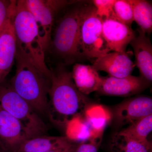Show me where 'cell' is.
I'll return each mask as SVG.
<instances>
[{
	"label": "cell",
	"mask_w": 152,
	"mask_h": 152,
	"mask_svg": "<svg viewBox=\"0 0 152 152\" xmlns=\"http://www.w3.org/2000/svg\"><path fill=\"white\" fill-rule=\"evenodd\" d=\"M66 0H26L37 26L45 50L50 46L55 19L72 2Z\"/></svg>",
	"instance_id": "7"
},
{
	"label": "cell",
	"mask_w": 152,
	"mask_h": 152,
	"mask_svg": "<svg viewBox=\"0 0 152 152\" xmlns=\"http://www.w3.org/2000/svg\"><path fill=\"white\" fill-rule=\"evenodd\" d=\"M132 9L134 21L146 34L152 31V5L145 0H128Z\"/></svg>",
	"instance_id": "18"
},
{
	"label": "cell",
	"mask_w": 152,
	"mask_h": 152,
	"mask_svg": "<svg viewBox=\"0 0 152 152\" xmlns=\"http://www.w3.org/2000/svg\"><path fill=\"white\" fill-rule=\"evenodd\" d=\"M110 152H152V142H142L125 135L120 132L112 136Z\"/></svg>",
	"instance_id": "17"
},
{
	"label": "cell",
	"mask_w": 152,
	"mask_h": 152,
	"mask_svg": "<svg viewBox=\"0 0 152 152\" xmlns=\"http://www.w3.org/2000/svg\"><path fill=\"white\" fill-rule=\"evenodd\" d=\"M15 61L16 72L11 86L37 113L47 114L50 80L18 50Z\"/></svg>",
	"instance_id": "4"
},
{
	"label": "cell",
	"mask_w": 152,
	"mask_h": 152,
	"mask_svg": "<svg viewBox=\"0 0 152 152\" xmlns=\"http://www.w3.org/2000/svg\"><path fill=\"white\" fill-rule=\"evenodd\" d=\"M130 44L135 57V65L138 68L140 76L147 81H152V45L149 37L140 29L137 30Z\"/></svg>",
	"instance_id": "13"
},
{
	"label": "cell",
	"mask_w": 152,
	"mask_h": 152,
	"mask_svg": "<svg viewBox=\"0 0 152 152\" xmlns=\"http://www.w3.org/2000/svg\"><path fill=\"white\" fill-rule=\"evenodd\" d=\"M79 50L84 58H97L110 51L102 35V20L92 1H88L79 28Z\"/></svg>",
	"instance_id": "6"
},
{
	"label": "cell",
	"mask_w": 152,
	"mask_h": 152,
	"mask_svg": "<svg viewBox=\"0 0 152 152\" xmlns=\"http://www.w3.org/2000/svg\"><path fill=\"white\" fill-rule=\"evenodd\" d=\"M16 1L0 0V34L6 23L12 16Z\"/></svg>",
	"instance_id": "22"
},
{
	"label": "cell",
	"mask_w": 152,
	"mask_h": 152,
	"mask_svg": "<svg viewBox=\"0 0 152 152\" xmlns=\"http://www.w3.org/2000/svg\"><path fill=\"white\" fill-rule=\"evenodd\" d=\"M152 115V99L139 96L124 101L115 107L113 117L118 125L132 124L138 120Z\"/></svg>",
	"instance_id": "8"
},
{
	"label": "cell",
	"mask_w": 152,
	"mask_h": 152,
	"mask_svg": "<svg viewBox=\"0 0 152 152\" xmlns=\"http://www.w3.org/2000/svg\"></svg>",
	"instance_id": "26"
},
{
	"label": "cell",
	"mask_w": 152,
	"mask_h": 152,
	"mask_svg": "<svg viewBox=\"0 0 152 152\" xmlns=\"http://www.w3.org/2000/svg\"><path fill=\"white\" fill-rule=\"evenodd\" d=\"M97 71H104L109 76L123 78L131 75L135 65L125 53H108L96 58L92 65Z\"/></svg>",
	"instance_id": "12"
},
{
	"label": "cell",
	"mask_w": 152,
	"mask_h": 152,
	"mask_svg": "<svg viewBox=\"0 0 152 152\" xmlns=\"http://www.w3.org/2000/svg\"><path fill=\"white\" fill-rule=\"evenodd\" d=\"M131 27L133 21L132 9L128 0H115L113 7V18Z\"/></svg>",
	"instance_id": "20"
},
{
	"label": "cell",
	"mask_w": 152,
	"mask_h": 152,
	"mask_svg": "<svg viewBox=\"0 0 152 152\" xmlns=\"http://www.w3.org/2000/svg\"><path fill=\"white\" fill-rule=\"evenodd\" d=\"M72 142L66 136L44 135L26 140L15 152H48L58 149Z\"/></svg>",
	"instance_id": "16"
},
{
	"label": "cell",
	"mask_w": 152,
	"mask_h": 152,
	"mask_svg": "<svg viewBox=\"0 0 152 152\" xmlns=\"http://www.w3.org/2000/svg\"><path fill=\"white\" fill-rule=\"evenodd\" d=\"M16 43L17 50L50 80L52 71L47 66L45 50L34 19L26 0L16 1L11 17Z\"/></svg>",
	"instance_id": "2"
},
{
	"label": "cell",
	"mask_w": 152,
	"mask_h": 152,
	"mask_svg": "<svg viewBox=\"0 0 152 152\" xmlns=\"http://www.w3.org/2000/svg\"><path fill=\"white\" fill-rule=\"evenodd\" d=\"M28 139L20 122L0 107V148L3 152H15Z\"/></svg>",
	"instance_id": "10"
},
{
	"label": "cell",
	"mask_w": 152,
	"mask_h": 152,
	"mask_svg": "<svg viewBox=\"0 0 152 152\" xmlns=\"http://www.w3.org/2000/svg\"><path fill=\"white\" fill-rule=\"evenodd\" d=\"M17 47L11 18L0 34V86L10 72L15 60Z\"/></svg>",
	"instance_id": "14"
},
{
	"label": "cell",
	"mask_w": 152,
	"mask_h": 152,
	"mask_svg": "<svg viewBox=\"0 0 152 152\" xmlns=\"http://www.w3.org/2000/svg\"><path fill=\"white\" fill-rule=\"evenodd\" d=\"M102 136L92 137L79 143L75 152H98L102 143Z\"/></svg>",
	"instance_id": "23"
},
{
	"label": "cell",
	"mask_w": 152,
	"mask_h": 152,
	"mask_svg": "<svg viewBox=\"0 0 152 152\" xmlns=\"http://www.w3.org/2000/svg\"><path fill=\"white\" fill-rule=\"evenodd\" d=\"M48 96L47 114L51 121L61 128H66L71 121L80 118L90 103L86 96L77 89L64 66L52 71Z\"/></svg>",
	"instance_id": "1"
},
{
	"label": "cell",
	"mask_w": 152,
	"mask_h": 152,
	"mask_svg": "<svg viewBox=\"0 0 152 152\" xmlns=\"http://www.w3.org/2000/svg\"><path fill=\"white\" fill-rule=\"evenodd\" d=\"M152 131V115H151L138 120L119 132L132 138L146 142L149 141L148 137Z\"/></svg>",
	"instance_id": "19"
},
{
	"label": "cell",
	"mask_w": 152,
	"mask_h": 152,
	"mask_svg": "<svg viewBox=\"0 0 152 152\" xmlns=\"http://www.w3.org/2000/svg\"><path fill=\"white\" fill-rule=\"evenodd\" d=\"M115 0H94L92 1L98 16L104 19L113 18V7Z\"/></svg>",
	"instance_id": "21"
},
{
	"label": "cell",
	"mask_w": 152,
	"mask_h": 152,
	"mask_svg": "<svg viewBox=\"0 0 152 152\" xmlns=\"http://www.w3.org/2000/svg\"><path fill=\"white\" fill-rule=\"evenodd\" d=\"M78 144L72 142L68 144L65 146L58 149L54 150V151L48 152H75Z\"/></svg>",
	"instance_id": "24"
},
{
	"label": "cell",
	"mask_w": 152,
	"mask_h": 152,
	"mask_svg": "<svg viewBox=\"0 0 152 152\" xmlns=\"http://www.w3.org/2000/svg\"><path fill=\"white\" fill-rule=\"evenodd\" d=\"M0 152H3L2 151H1V148H0Z\"/></svg>",
	"instance_id": "25"
},
{
	"label": "cell",
	"mask_w": 152,
	"mask_h": 152,
	"mask_svg": "<svg viewBox=\"0 0 152 152\" xmlns=\"http://www.w3.org/2000/svg\"><path fill=\"white\" fill-rule=\"evenodd\" d=\"M102 35L109 51L125 53L135 32L130 27L109 18L102 20Z\"/></svg>",
	"instance_id": "11"
},
{
	"label": "cell",
	"mask_w": 152,
	"mask_h": 152,
	"mask_svg": "<svg viewBox=\"0 0 152 152\" xmlns=\"http://www.w3.org/2000/svg\"><path fill=\"white\" fill-rule=\"evenodd\" d=\"M71 74L77 88L85 96L97 91L102 84V77L92 66L76 63Z\"/></svg>",
	"instance_id": "15"
},
{
	"label": "cell",
	"mask_w": 152,
	"mask_h": 152,
	"mask_svg": "<svg viewBox=\"0 0 152 152\" xmlns=\"http://www.w3.org/2000/svg\"><path fill=\"white\" fill-rule=\"evenodd\" d=\"M150 84L140 76L130 75L123 78L102 77V84L97 92L107 96H128L142 91Z\"/></svg>",
	"instance_id": "9"
},
{
	"label": "cell",
	"mask_w": 152,
	"mask_h": 152,
	"mask_svg": "<svg viewBox=\"0 0 152 152\" xmlns=\"http://www.w3.org/2000/svg\"><path fill=\"white\" fill-rule=\"evenodd\" d=\"M87 1H73L64 9L57 21L50 46L59 61L58 65L71 64L83 58L79 50V28Z\"/></svg>",
	"instance_id": "3"
},
{
	"label": "cell",
	"mask_w": 152,
	"mask_h": 152,
	"mask_svg": "<svg viewBox=\"0 0 152 152\" xmlns=\"http://www.w3.org/2000/svg\"><path fill=\"white\" fill-rule=\"evenodd\" d=\"M0 107L18 120L29 139L44 135L45 123L26 101L18 95L10 85L0 86Z\"/></svg>",
	"instance_id": "5"
}]
</instances>
